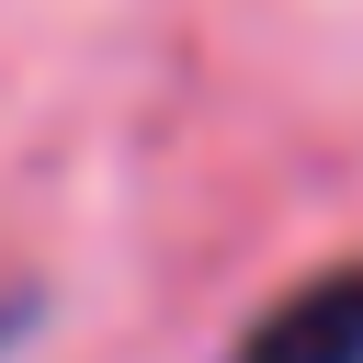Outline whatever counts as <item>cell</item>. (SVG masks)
I'll list each match as a JSON object with an SVG mask.
<instances>
[{
  "instance_id": "2",
  "label": "cell",
  "mask_w": 363,
  "mask_h": 363,
  "mask_svg": "<svg viewBox=\"0 0 363 363\" xmlns=\"http://www.w3.org/2000/svg\"><path fill=\"white\" fill-rule=\"evenodd\" d=\"M11 329H23V306H0V340H11Z\"/></svg>"
},
{
  "instance_id": "1",
  "label": "cell",
  "mask_w": 363,
  "mask_h": 363,
  "mask_svg": "<svg viewBox=\"0 0 363 363\" xmlns=\"http://www.w3.org/2000/svg\"><path fill=\"white\" fill-rule=\"evenodd\" d=\"M227 363H363V261H340V272L295 284L284 306H261Z\"/></svg>"
}]
</instances>
